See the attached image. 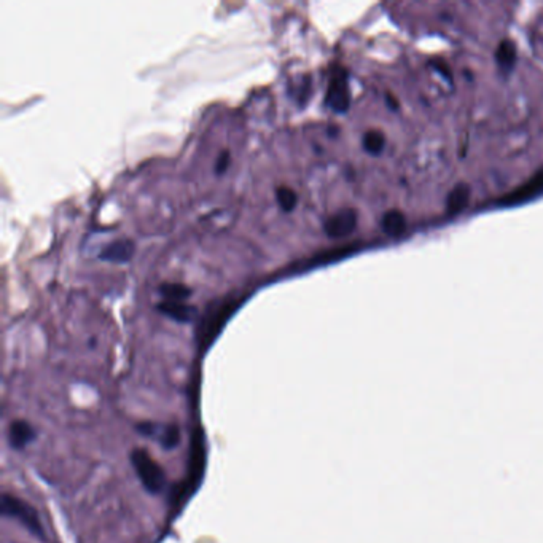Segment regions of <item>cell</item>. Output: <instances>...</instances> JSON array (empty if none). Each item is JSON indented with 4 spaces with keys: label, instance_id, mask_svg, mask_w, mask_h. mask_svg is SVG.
Wrapping results in <instances>:
<instances>
[{
    "label": "cell",
    "instance_id": "52a82bcc",
    "mask_svg": "<svg viewBox=\"0 0 543 543\" xmlns=\"http://www.w3.org/2000/svg\"><path fill=\"white\" fill-rule=\"evenodd\" d=\"M35 440V430L29 422L26 421H13L8 427V441L10 446L18 449H24L26 446Z\"/></svg>",
    "mask_w": 543,
    "mask_h": 543
},
{
    "label": "cell",
    "instance_id": "277c9868",
    "mask_svg": "<svg viewBox=\"0 0 543 543\" xmlns=\"http://www.w3.org/2000/svg\"><path fill=\"white\" fill-rule=\"evenodd\" d=\"M359 216L357 211L352 207H344V209L334 212L323 223V229L328 238L332 239H343L346 236L352 234L354 229L357 228Z\"/></svg>",
    "mask_w": 543,
    "mask_h": 543
},
{
    "label": "cell",
    "instance_id": "ac0fdd59",
    "mask_svg": "<svg viewBox=\"0 0 543 543\" xmlns=\"http://www.w3.org/2000/svg\"><path fill=\"white\" fill-rule=\"evenodd\" d=\"M229 163H232V153H229L228 150H223L220 155H218L217 161H216V168H213V171H216L217 175H222L227 172V169L229 166Z\"/></svg>",
    "mask_w": 543,
    "mask_h": 543
},
{
    "label": "cell",
    "instance_id": "8fae6325",
    "mask_svg": "<svg viewBox=\"0 0 543 543\" xmlns=\"http://www.w3.org/2000/svg\"><path fill=\"white\" fill-rule=\"evenodd\" d=\"M381 228L387 236L397 238V236L403 234L405 229H407V217H405V213L398 209H391L384 212V216L381 218Z\"/></svg>",
    "mask_w": 543,
    "mask_h": 543
},
{
    "label": "cell",
    "instance_id": "7a4b0ae2",
    "mask_svg": "<svg viewBox=\"0 0 543 543\" xmlns=\"http://www.w3.org/2000/svg\"><path fill=\"white\" fill-rule=\"evenodd\" d=\"M131 462L145 489L152 494H160L164 489V471L155 459L148 456L145 449H134Z\"/></svg>",
    "mask_w": 543,
    "mask_h": 543
},
{
    "label": "cell",
    "instance_id": "5bb4252c",
    "mask_svg": "<svg viewBox=\"0 0 543 543\" xmlns=\"http://www.w3.org/2000/svg\"><path fill=\"white\" fill-rule=\"evenodd\" d=\"M496 61L503 69L512 67L514 61H517V48H514L513 42L502 40L499 43V47L496 49Z\"/></svg>",
    "mask_w": 543,
    "mask_h": 543
},
{
    "label": "cell",
    "instance_id": "9c48e42d",
    "mask_svg": "<svg viewBox=\"0 0 543 543\" xmlns=\"http://www.w3.org/2000/svg\"><path fill=\"white\" fill-rule=\"evenodd\" d=\"M471 196L470 185L460 182L456 186H453V190L449 191L446 196V212L448 213H459L462 212L465 207L469 206Z\"/></svg>",
    "mask_w": 543,
    "mask_h": 543
},
{
    "label": "cell",
    "instance_id": "3957f363",
    "mask_svg": "<svg viewBox=\"0 0 543 543\" xmlns=\"http://www.w3.org/2000/svg\"><path fill=\"white\" fill-rule=\"evenodd\" d=\"M204 460H206L204 437H202L201 430H196L195 438H193V444H191V462H190L188 480H186V483L182 486V491L174 489V494H172L174 505H179V503L182 502L190 492H193L195 487L200 485L202 471H204Z\"/></svg>",
    "mask_w": 543,
    "mask_h": 543
},
{
    "label": "cell",
    "instance_id": "5b68a950",
    "mask_svg": "<svg viewBox=\"0 0 543 543\" xmlns=\"http://www.w3.org/2000/svg\"><path fill=\"white\" fill-rule=\"evenodd\" d=\"M325 102L334 112L343 113L349 108L350 104V91L348 85V79L344 74H337L328 83Z\"/></svg>",
    "mask_w": 543,
    "mask_h": 543
},
{
    "label": "cell",
    "instance_id": "9a60e30c",
    "mask_svg": "<svg viewBox=\"0 0 543 543\" xmlns=\"http://www.w3.org/2000/svg\"><path fill=\"white\" fill-rule=\"evenodd\" d=\"M276 200L279 207H281L284 212H292L296 207V202H298V196H296V193L290 186L281 185L276 188Z\"/></svg>",
    "mask_w": 543,
    "mask_h": 543
},
{
    "label": "cell",
    "instance_id": "2e32d148",
    "mask_svg": "<svg viewBox=\"0 0 543 543\" xmlns=\"http://www.w3.org/2000/svg\"><path fill=\"white\" fill-rule=\"evenodd\" d=\"M180 441V430L177 426H169L163 430L161 437H160V443L163 448L166 449H172L177 446V443Z\"/></svg>",
    "mask_w": 543,
    "mask_h": 543
},
{
    "label": "cell",
    "instance_id": "8992f818",
    "mask_svg": "<svg viewBox=\"0 0 543 543\" xmlns=\"http://www.w3.org/2000/svg\"><path fill=\"white\" fill-rule=\"evenodd\" d=\"M136 245L131 239H117L99 252V259L111 263H126L133 259Z\"/></svg>",
    "mask_w": 543,
    "mask_h": 543
},
{
    "label": "cell",
    "instance_id": "6da1fadb",
    "mask_svg": "<svg viewBox=\"0 0 543 543\" xmlns=\"http://www.w3.org/2000/svg\"><path fill=\"white\" fill-rule=\"evenodd\" d=\"M0 512H2L3 517L19 521L31 534L40 537V539H45V530H43L42 521L38 518V513L29 503H24L23 501H19L18 497L12 496V494H3L2 502H0Z\"/></svg>",
    "mask_w": 543,
    "mask_h": 543
},
{
    "label": "cell",
    "instance_id": "7c38bea8",
    "mask_svg": "<svg viewBox=\"0 0 543 543\" xmlns=\"http://www.w3.org/2000/svg\"><path fill=\"white\" fill-rule=\"evenodd\" d=\"M362 147L368 155H381L386 148V136L380 129H368L362 137Z\"/></svg>",
    "mask_w": 543,
    "mask_h": 543
},
{
    "label": "cell",
    "instance_id": "ba28073f",
    "mask_svg": "<svg viewBox=\"0 0 543 543\" xmlns=\"http://www.w3.org/2000/svg\"><path fill=\"white\" fill-rule=\"evenodd\" d=\"M234 308H236L234 303H228V305L220 306V308L213 312V314L209 317V321L206 322V325L201 327V343L202 344L207 346L212 341V338L216 337L218 330H220L225 321H227L228 314H232V311Z\"/></svg>",
    "mask_w": 543,
    "mask_h": 543
},
{
    "label": "cell",
    "instance_id": "30bf717a",
    "mask_svg": "<svg viewBox=\"0 0 543 543\" xmlns=\"http://www.w3.org/2000/svg\"><path fill=\"white\" fill-rule=\"evenodd\" d=\"M156 309L163 312L164 316L172 317L174 321L179 322H190L193 319L196 309L193 306L185 305L184 301H161L160 305L156 306Z\"/></svg>",
    "mask_w": 543,
    "mask_h": 543
},
{
    "label": "cell",
    "instance_id": "4fadbf2b",
    "mask_svg": "<svg viewBox=\"0 0 543 543\" xmlns=\"http://www.w3.org/2000/svg\"><path fill=\"white\" fill-rule=\"evenodd\" d=\"M160 293L168 301H185L186 298H190L191 289L186 287L185 284L166 282L160 285Z\"/></svg>",
    "mask_w": 543,
    "mask_h": 543
},
{
    "label": "cell",
    "instance_id": "e0dca14e",
    "mask_svg": "<svg viewBox=\"0 0 543 543\" xmlns=\"http://www.w3.org/2000/svg\"><path fill=\"white\" fill-rule=\"evenodd\" d=\"M539 190H543V172H540L539 175H537V177L532 179L529 184L521 186L517 193H514V197H517V200H521V197H528L534 193V191H539Z\"/></svg>",
    "mask_w": 543,
    "mask_h": 543
}]
</instances>
